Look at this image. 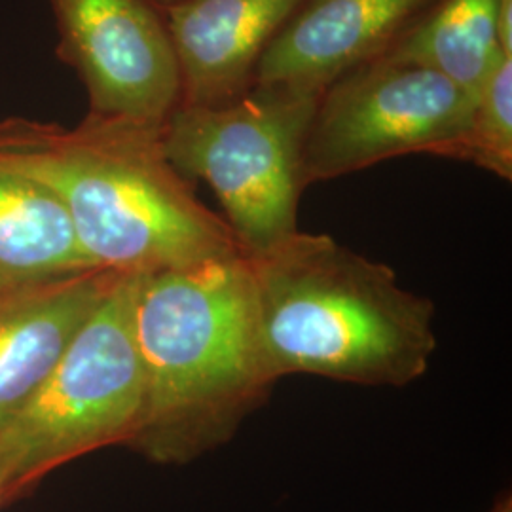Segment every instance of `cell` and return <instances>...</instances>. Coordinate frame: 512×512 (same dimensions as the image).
I'll return each instance as SVG.
<instances>
[{
	"mask_svg": "<svg viewBox=\"0 0 512 512\" xmlns=\"http://www.w3.org/2000/svg\"><path fill=\"white\" fill-rule=\"evenodd\" d=\"M0 169L54 194L93 264L152 274L243 255L165 156L162 126L90 112L73 129L0 122Z\"/></svg>",
	"mask_w": 512,
	"mask_h": 512,
	"instance_id": "1",
	"label": "cell"
},
{
	"mask_svg": "<svg viewBox=\"0 0 512 512\" xmlns=\"http://www.w3.org/2000/svg\"><path fill=\"white\" fill-rule=\"evenodd\" d=\"M135 338L145 404L129 446L167 465L219 450L277 384L258 332L245 255L139 274Z\"/></svg>",
	"mask_w": 512,
	"mask_h": 512,
	"instance_id": "2",
	"label": "cell"
},
{
	"mask_svg": "<svg viewBox=\"0 0 512 512\" xmlns=\"http://www.w3.org/2000/svg\"><path fill=\"white\" fill-rule=\"evenodd\" d=\"M247 258L260 344L275 382L306 374L404 387L429 370L437 349L435 304L406 291L384 262L329 234L298 230Z\"/></svg>",
	"mask_w": 512,
	"mask_h": 512,
	"instance_id": "3",
	"label": "cell"
},
{
	"mask_svg": "<svg viewBox=\"0 0 512 512\" xmlns=\"http://www.w3.org/2000/svg\"><path fill=\"white\" fill-rule=\"evenodd\" d=\"M319 95L253 82L219 105L179 103L162 124L167 160L211 186L245 256L298 230L304 141Z\"/></svg>",
	"mask_w": 512,
	"mask_h": 512,
	"instance_id": "4",
	"label": "cell"
},
{
	"mask_svg": "<svg viewBox=\"0 0 512 512\" xmlns=\"http://www.w3.org/2000/svg\"><path fill=\"white\" fill-rule=\"evenodd\" d=\"M139 274H120L37 391L0 423L6 497L57 465L129 444L143 414L145 370L135 338Z\"/></svg>",
	"mask_w": 512,
	"mask_h": 512,
	"instance_id": "5",
	"label": "cell"
},
{
	"mask_svg": "<svg viewBox=\"0 0 512 512\" xmlns=\"http://www.w3.org/2000/svg\"><path fill=\"white\" fill-rule=\"evenodd\" d=\"M475 93L420 63L378 55L319 95L304 141V184L404 154L458 160Z\"/></svg>",
	"mask_w": 512,
	"mask_h": 512,
	"instance_id": "6",
	"label": "cell"
},
{
	"mask_svg": "<svg viewBox=\"0 0 512 512\" xmlns=\"http://www.w3.org/2000/svg\"><path fill=\"white\" fill-rule=\"evenodd\" d=\"M67 59L92 112L162 126L181 78L162 8L152 0H48Z\"/></svg>",
	"mask_w": 512,
	"mask_h": 512,
	"instance_id": "7",
	"label": "cell"
},
{
	"mask_svg": "<svg viewBox=\"0 0 512 512\" xmlns=\"http://www.w3.org/2000/svg\"><path fill=\"white\" fill-rule=\"evenodd\" d=\"M437 0H304L256 65L258 84L323 93L384 54Z\"/></svg>",
	"mask_w": 512,
	"mask_h": 512,
	"instance_id": "8",
	"label": "cell"
},
{
	"mask_svg": "<svg viewBox=\"0 0 512 512\" xmlns=\"http://www.w3.org/2000/svg\"><path fill=\"white\" fill-rule=\"evenodd\" d=\"M304 0H175L160 6L181 101L219 105L247 92L260 57Z\"/></svg>",
	"mask_w": 512,
	"mask_h": 512,
	"instance_id": "9",
	"label": "cell"
},
{
	"mask_svg": "<svg viewBox=\"0 0 512 512\" xmlns=\"http://www.w3.org/2000/svg\"><path fill=\"white\" fill-rule=\"evenodd\" d=\"M118 275L95 268L0 293V423L46 380Z\"/></svg>",
	"mask_w": 512,
	"mask_h": 512,
	"instance_id": "10",
	"label": "cell"
},
{
	"mask_svg": "<svg viewBox=\"0 0 512 512\" xmlns=\"http://www.w3.org/2000/svg\"><path fill=\"white\" fill-rule=\"evenodd\" d=\"M95 268L54 194L0 169V293Z\"/></svg>",
	"mask_w": 512,
	"mask_h": 512,
	"instance_id": "11",
	"label": "cell"
},
{
	"mask_svg": "<svg viewBox=\"0 0 512 512\" xmlns=\"http://www.w3.org/2000/svg\"><path fill=\"white\" fill-rule=\"evenodd\" d=\"M503 54L497 0H437L382 55L420 63L475 93Z\"/></svg>",
	"mask_w": 512,
	"mask_h": 512,
	"instance_id": "12",
	"label": "cell"
},
{
	"mask_svg": "<svg viewBox=\"0 0 512 512\" xmlns=\"http://www.w3.org/2000/svg\"><path fill=\"white\" fill-rule=\"evenodd\" d=\"M459 162L512 179V55H501L476 88Z\"/></svg>",
	"mask_w": 512,
	"mask_h": 512,
	"instance_id": "13",
	"label": "cell"
},
{
	"mask_svg": "<svg viewBox=\"0 0 512 512\" xmlns=\"http://www.w3.org/2000/svg\"><path fill=\"white\" fill-rule=\"evenodd\" d=\"M497 37L501 50L512 55V0H497Z\"/></svg>",
	"mask_w": 512,
	"mask_h": 512,
	"instance_id": "14",
	"label": "cell"
},
{
	"mask_svg": "<svg viewBox=\"0 0 512 512\" xmlns=\"http://www.w3.org/2000/svg\"><path fill=\"white\" fill-rule=\"evenodd\" d=\"M488 512H512V497L509 492L507 494L499 495L497 499H495L494 505H492V509Z\"/></svg>",
	"mask_w": 512,
	"mask_h": 512,
	"instance_id": "15",
	"label": "cell"
},
{
	"mask_svg": "<svg viewBox=\"0 0 512 512\" xmlns=\"http://www.w3.org/2000/svg\"><path fill=\"white\" fill-rule=\"evenodd\" d=\"M6 497V473H4V465L0 459V501Z\"/></svg>",
	"mask_w": 512,
	"mask_h": 512,
	"instance_id": "16",
	"label": "cell"
},
{
	"mask_svg": "<svg viewBox=\"0 0 512 512\" xmlns=\"http://www.w3.org/2000/svg\"><path fill=\"white\" fill-rule=\"evenodd\" d=\"M152 2H156L158 6H165V4H171V2H175V0H152Z\"/></svg>",
	"mask_w": 512,
	"mask_h": 512,
	"instance_id": "17",
	"label": "cell"
}]
</instances>
